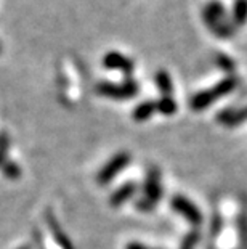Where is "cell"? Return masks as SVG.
<instances>
[{
  "mask_svg": "<svg viewBox=\"0 0 247 249\" xmlns=\"http://www.w3.org/2000/svg\"><path fill=\"white\" fill-rule=\"evenodd\" d=\"M156 108H157V111H161L162 114L170 116L177 111V105H175V102H173L172 97H164L161 102L156 103Z\"/></svg>",
  "mask_w": 247,
  "mask_h": 249,
  "instance_id": "5bb4252c",
  "label": "cell"
},
{
  "mask_svg": "<svg viewBox=\"0 0 247 249\" xmlns=\"http://www.w3.org/2000/svg\"><path fill=\"white\" fill-rule=\"evenodd\" d=\"M236 87V79L234 77H228L225 81L218 82L217 86L210 90H204V92L194 95L191 98V108L193 109H204L209 105H212L218 97H223V95L230 93L231 90Z\"/></svg>",
  "mask_w": 247,
  "mask_h": 249,
  "instance_id": "6da1fadb",
  "label": "cell"
},
{
  "mask_svg": "<svg viewBox=\"0 0 247 249\" xmlns=\"http://www.w3.org/2000/svg\"><path fill=\"white\" fill-rule=\"evenodd\" d=\"M172 206H173V209H175L177 213L183 214L188 220L193 222L194 225H199L202 222V215H201V213H199V209L193 203H190L188 199L177 196V198L172 201Z\"/></svg>",
  "mask_w": 247,
  "mask_h": 249,
  "instance_id": "5b68a950",
  "label": "cell"
},
{
  "mask_svg": "<svg viewBox=\"0 0 247 249\" xmlns=\"http://www.w3.org/2000/svg\"><path fill=\"white\" fill-rule=\"evenodd\" d=\"M157 108H156V103H152V102H146V103H141L136 107L135 109V113H133V119L135 121H145V119H148L149 116L154 113Z\"/></svg>",
  "mask_w": 247,
  "mask_h": 249,
  "instance_id": "8fae6325",
  "label": "cell"
},
{
  "mask_svg": "<svg viewBox=\"0 0 247 249\" xmlns=\"http://www.w3.org/2000/svg\"><path fill=\"white\" fill-rule=\"evenodd\" d=\"M103 66L109 68V70H120L125 74H130L133 71V61L122 53H117V52H109V53L104 55Z\"/></svg>",
  "mask_w": 247,
  "mask_h": 249,
  "instance_id": "8992f818",
  "label": "cell"
},
{
  "mask_svg": "<svg viewBox=\"0 0 247 249\" xmlns=\"http://www.w3.org/2000/svg\"><path fill=\"white\" fill-rule=\"evenodd\" d=\"M198 238H199V235H198L196 231H194V233H191V235L188 236L185 241H183V245H181V249H193L194 246H196V243H198Z\"/></svg>",
  "mask_w": 247,
  "mask_h": 249,
  "instance_id": "2e32d148",
  "label": "cell"
},
{
  "mask_svg": "<svg viewBox=\"0 0 247 249\" xmlns=\"http://www.w3.org/2000/svg\"><path fill=\"white\" fill-rule=\"evenodd\" d=\"M133 193H135V183H125L124 187H120L117 192L113 193V196H111V206L117 208V206L124 204L129 198H132Z\"/></svg>",
  "mask_w": 247,
  "mask_h": 249,
  "instance_id": "30bf717a",
  "label": "cell"
},
{
  "mask_svg": "<svg viewBox=\"0 0 247 249\" xmlns=\"http://www.w3.org/2000/svg\"><path fill=\"white\" fill-rule=\"evenodd\" d=\"M0 169H2V172L5 174V176H7L8 178H12V180H16L21 176V169L18 167V164H15L8 160L0 166Z\"/></svg>",
  "mask_w": 247,
  "mask_h": 249,
  "instance_id": "9a60e30c",
  "label": "cell"
},
{
  "mask_svg": "<svg viewBox=\"0 0 247 249\" xmlns=\"http://www.w3.org/2000/svg\"><path fill=\"white\" fill-rule=\"evenodd\" d=\"M127 249H149V248H146L143 245H140V243H132V245H129Z\"/></svg>",
  "mask_w": 247,
  "mask_h": 249,
  "instance_id": "ac0fdd59",
  "label": "cell"
},
{
  "mask_svg": "<svg viewBox=\"0 0 247 249\" xmlns=\"http://www.w3.org/2000/svg\"><path fill=\"white\" fill-rule=\"evenodd\" d=\"M204 21L207 23V26H210L214 31L218 28V19L225 17V8L220 2H210L204 7L202 12Z\"/></svg>",
  "mask_w": 247,
  "mask_h": 249,
  "instance_id": "ba28073f",
  "label": "cell"
},
{
  "mask_svg": "<svg viewBox=\"0 0 247 249\" xmlns=\"http://www.w3.org/2000/svg\"><path fill=\"white\" fill-rule=\"evenodd\" d=\"M7 161V156H3V155H0V166H2V164Z\"/></svg>",
  "mask_w": 247,
  "mask_h": 249,
  "instance_id": "d6986e66",
  "label": "cell"
},
{
  "mask_svg": "<svg viewBox=\"0 0 247 249\" xmlns=\"http://www.w3.org/2000/svg\"><path fill=\"white\" fill-rule=\"evenodd\" d=\"M8 145H10V140H8V135L5 134H0V155L7 156V151H8Z\"/></svg>",
  "mask_w": 247,
  "mask_h": 249,
  "instance_id": "e0dca14e",
  "label": "cell"
},
{
  "mask_svg": "<svg viewBox=\"0 0 247 249\" xmlns=\"http://www.w3.org/2000/svg\"><path fill=\"white\" fill-rule=\"evenodd\" d=\"M0 53H2V45H0Z\"/></svg>",
  "mask_w": 247,
  "mask_h": 249,
  "instance_id": "ffe728a7",
  "label": "cell"
},
{
  "mask_svg": "<svg viewBox=\"0 0 247 249\" xmlns=\"http://www.w3.org/2000/svg\"><path fill=\"white\" fill-rule=\"evenodd\" d=\"M145 195H146V198L138 201V208L141 211H149L152 206L156 204V201L161 198L159 174L156 171H152L148 176V180H146V185H145Z\"/></svg>",
  "mask_w": 247,
  "mask_h": 249,
  "instance_id": "277c9868",
  "label": "cell"
},
{
  "mask_svg": "<svg viewBox=\"0 0 247 249\" xmlns=\"http://www.w3.org/2000/svg\"><path fill=\"white\" fill-rule=\"evenodd\" d=\"M95 90L99 95H104V97L115 98V100H125L138 93V84L135 81H127L124 84L99 82Z\"/></svg>",
  "mask_w": 247,
  "mask_h": 249,
  "instance_id": "7a4b0ae2",
  "label": "cell"
},
{
  "mask_svg": "<svg viewBox=\"0 0 247 249\" xmlns=\"http://www.w3.org/2000/svg\"><path fill=\"white\" fill-rule=\"evenodd\" d=\"M247 19V0H236L234 3V23L243 26Z\"/></svg>",
  "mask_w": 247,
  "mask_h": 249,
  "instance_id": "4fadbf2b",
  "label": "cell"
},
{
  "mask_svg": "<svg viewBox=\"0 0 247 249\" xmlns=\"http://www.w3.org/2000/svg\"><path fill=\"white\" fill-rule=\"evenodd\" d=\"M45 219H47V224H49V229L51 231V235H53V238H55L56 245L60 246L61 249H74V246H72V243L69 240V236H67L66 233L63 231L60 224H58L56 219H55V215L50 214V213H47Z\"/></svg>",
  "mask_w": 247,
  "mask_h": 249,
  "instance_id": "52a82bcc",
  "label": "cell"
},
{
  "mask_svg": "<svg viewBox=\"0 0 247 249\" xmlns=\"http://www.w3.org/2000/svg\"><path fill=\"white\" fill-rule=\"evenodd\" d=\"M156 82L159 86L161 92L164 93V97H170L172 95V79L165 71H159L156 74Z\"/></svg>",
  "mask_w": 247,
  "mask_h": 249,
  "instance_id": "7c38bea8",
  "label": "cell"
},
{
  "mask_svg": "<svg viewBox=\"0 0 247 249\" xmlns=\"http://www.w3.org/2000/svg\"><path fill=\"white\" fill-rule=\"evenodd\" d=\"M217 119L222 124H225V125H230V127L238 125V124L243 123V121L247 119V108L239 109V111H230V109H227V111H223V113H220Z\"/></svg>",
  "mask_w": 247,
  "mask_h": 249,
  "instance_id": "9c48e42d",
  "label": "cell"
},
{
  "mask_svg": "<svg viewBox=\"0 0 247 249\" xmlns=\"http://www.w3.org/2000/svg\"><path fill=\"white\" fill-rule=\"evenodd\" d=\"M129 161H130L129 153H119V155H115L113 160L98 172V177H97L98 183L99 185L109 183L120 171H122V169H125V166L129 164Z\"/></svg>",
  "mask_w": 247,
  "mask_h": 249,
  "instance_id": "3957f363",
  "label": "cell"
}]
</instances>
